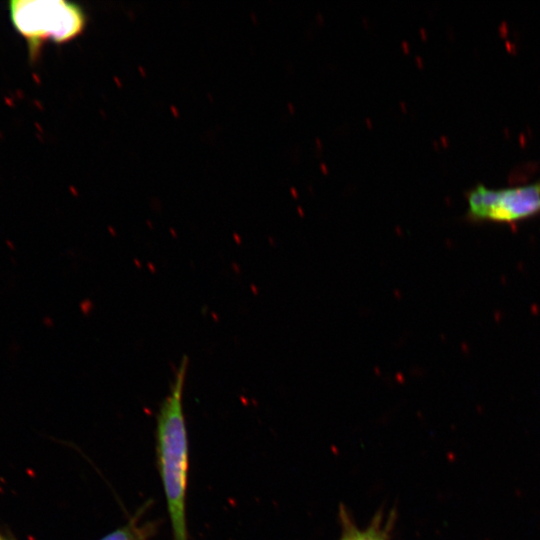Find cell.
<instances>
[{
	"label": "cell",
	"instance_id": "6da1fadb",
	"mask_svg": "<svg viewBox=\"0 0 540 540\" xmlns=\"http://www.w3.org/2000/svg\"><path fill=\"white\" fill-rule=\"evenodd\" d=\"M187 369L188 358L183 356L157 417L158 464L174 540H188L185 513L188 439L183 412Z\"/></svg>",
	"mask_w": 540,
	"mask_h": 540
},
{
	"label": "cell",
	"instance_id": "7a4b0ae2",
	"mask_svg": "<svg viewBox=\"0 0 540 540\" xmlns=\"http://www.w3.org/2000/svg\"><path fill=\"white\" fill-rule=\"evenodd\" d=\"M8 16L25 40L30 61H36L46 43H65L78 37L86 25L82 7L64 0H10Z\"/></svg>",
	"mask_w": 540,
	"mask_h": 540
},
{
	"label": "cell",
	"instance_id": "3957f363",
	"mask_svg": "<svg viewBox=\"0 0 540 540\" xmlns=\"http://www.w3.org/2000/svg\"><path fill=\"white\" fill-rule=\"evenodd\" d=\"M470 222L514 224L540 214V179L500 189L477 184L466 192Z\"/></svg>",
	"mask_w": 540,
	"mask_h": 540
},
{
	"label": "cell",
	"instance_id": "277c9868",
	"mask_svg": "<svg viewBox=\"0 0 540 540\" xmlns=\"http://www.w3.org/2000/svg\"><path fill=\"white\" fill-rule=\"evenodd\" d=\"M394 512L387 518L377 513L364 529L354 524L344 507L340 510L341 536L339 540H388L394 523Z\"/></svg>",
	"mask_w": 540,
	"mask_h": 540
},
{
	"label": "cell",
	"instance_id": "5b68a950",
	"mask_svg": "<svg viewBox=\"0 0 540 540\" xmlns=\"http://www.w3.org/2000/svg\"><path fill=\"white\" fill-rule=\"evenodd\" d=\"M153 532V525L148 523L140 525L136 520H133L125 526L107 534L100 540H145L152 535Z\"/></svg>",
	"mask_w": 540,
	"mask_h": 540
},
{
	"label": "cell",
	"instance_id": "8992f818",
	"mask_svg": "<svg viewBox=\"0 0 540 540\" xmlns=\"http://www.w3.org/2000/svg\"><path fill=\"white\" fill-rule=\"evenodd\" d=\"M0 540H4L1 535H0Z\"/></svg>",
	"mask_w": 540,
	"mask_h": 540
}]
</instances>
